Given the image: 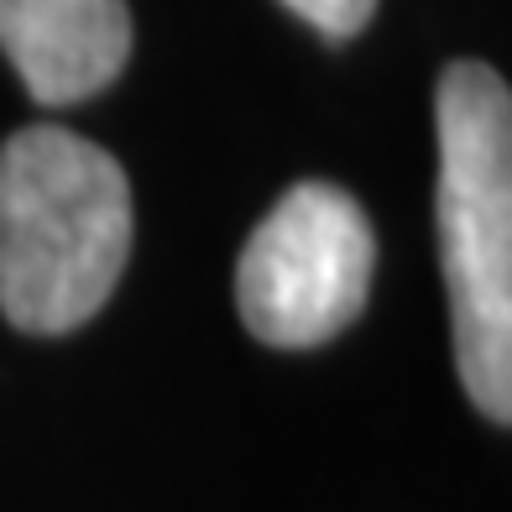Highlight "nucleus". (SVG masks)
Returning <instances> with one entry per match:
<instances>
[{"mask_svg":"<svg viewBox=\"0 0 512 512\" xmlns=\"http://www.w3.org/2000/svg\"><path fill=\"white\" fill-rule=\"evenodd\" d=\"M434 136L455 371L486 418L512 424V89L497 68L476 58L445 68Z\"/></svg>","mask_w":512,"mask_h":512,"instance_id":"2","label":"nucleus"},{"mask_svg":"<svg viewBox=\"0 0 512 512\" xmlns=\"http://www.w3.org/2000/svg\"><path fill=\"white\" fill-rule=\"evenodd\" d=\"M371 272L377 236L366 209L335 183H293L241 251V324L277 351H309L366 309Z\"/></svg>","mask_w":512,"mask_h":512,"instance_id":"3","label":"nucleus"},{"mask_svg":"<svg viewBox=\"0 0 512 512\" xmlns=\"http://www.w3.org/2000/svg\"><path fill=\"white\" fill-rule=\"evenodd\" d=\"M283 6L293 11V16H304L314 32H324V37H356L366 21H371V11H377V0H283Z\"/></svg>","mask_w":512,"mask_h":512,"instance_id":"5","label":"nucleus"},{"mask_svg":"<svg viewBox=\"0 0 512 512\" xmlns=\"http://www.w3.org/2000/svg\"><path fill=\"white\" fill-rule=\"evenodd\" d=\"M0 53L37 105H79L131 58L126 0H0Z\"/></svg>","mask_w":512,"mask_h":512,"instance_id":"4","label":"nucleus"},{"mask_svg":"<svg viewBox=\"0 0 512 512\" xmlns=\"http://www.w3.org/2000/svg\"><path fill=\"white\" fill-rule=\"evenodd\" d=\"M131 256V183L105 147L63 126L0 142V314L68 335L115 293Z\"/></svg>","mask_w":512,"mask_h":512,"instance_id":"1","label":"nucleus"}]
</instances>
